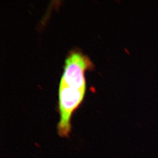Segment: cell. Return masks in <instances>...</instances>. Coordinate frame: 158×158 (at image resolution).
<instances>
[{"label":"cell","mask_w":158,"mask_h":158,"mask_svg":"<svg viewBox=\"0 0 158 158\" xmlns=\"http://www.w3.org/2000/svg\"><path fill=\"white\" fill-rule=\"evenodd\" d=\"M85 92V89H77L66 85H60L57 110L60 114V119L57 129L60 137H70L72 130V117L82 102Z\"/></svg>","instance_id":"1"},{"label":"cell","mask_w":158,"mask_h":158,"mask_svg":"<svg viewBox=\"0 0 158 158\" xmlns=\"http://www.w3.org/2000/svg\"><path fill=\"white\" fill-rule=\"evenodd\" d=\"M93 64L87 55L79 50H72L66 57L60 85L85 89L84 74L85 71L93 69Z\"/></svg>","instance_id":"2"},{"label":"cell","mask_w":158,"mask_h":158,"mask_svg":"<svg viewBox=\"0 0 158 158\" xmlns=\"http://www.w3.org/2000/svg\"><path fill=\"white\" fill-rule=\"evenodd\" d=\"M124 50L126 51V52L127 53V54L128 55H130V52L128 51V50L127 49H126V48H124Z\"/></svg>","instance_id":"3"}]
</instances>
